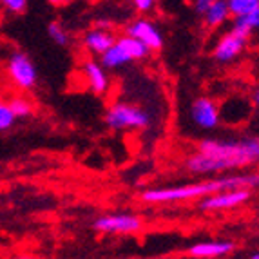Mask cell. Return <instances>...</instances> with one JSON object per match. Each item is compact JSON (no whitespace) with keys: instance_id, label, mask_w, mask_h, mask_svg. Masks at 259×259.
I'll use <instances>...</instances> for the list:
<instances>
[{"instance_id":"obj_18","label":"cell","mask_w":259,"mask_h":259,"mask_svg":"<svg viewBox=\"0 0 259 259\" xmlns=\"http://www.w3.org/2000/svg\"><path fill=\"white\" fill-rule=\"evenodd\" d=\"M48 35L51 36L53 42L58 44V46H67V42H69V36H67L65 29L58 24V22H51V24H49Z\"/></svg>"},{"instance_id":"obj_6","label":"cell","mask_w":259,"mask_h":259,"mask_svg":"<svg viewBox=\"0 0 259 259\" xmlns=\"http://www.w3.org/2000/svg\"><path fill=\"white\" fill-rule=\"evenodd\" d=\"M190 120L203 131H212L220 125V104L208 96H199L190 104Z\"/></svg>"},{"instance_id":"obj_7","label":"cell","mask_w":259,"mask_h":259,"mask_svg":"<svg viewBox=\"0 0 259 259\" xmlns=\"http://www.w3.org/2000/svg\"><path fill=\"white\" fill-rule=\"evenodd\" d=\"M8 74L20 89H31L36 83V69L31 58L24 53H13L8 62Z\"/></svg>"},{"instance_id":"obj_2","label":"cell","mask_w":259,"mask_h":259,"mask_svg":"<svg viewBox=\"0 0 259 259\" xmlns=\"http://www.w3.org/2000/svg\"><path fill=\"white\" fill-rule=\"evenodd\" d=\"M250 190L259 189V172L250 174H234V176L214 178L207 182L189 183V185H180L174 189H151L142 194L145 203H180L187 199L194 198H208V196L220 194L225 190Z\"/></svg>"},{"instance_id":"obj_1","label":"cell","mask_w":259,"mask_h":259,"mask_svg":"<svg viewBox=\"0 0 259 259\" xmlns=\"http://www.w3.org/2000/svg\"><path fill=\"white\" fill-rule=\"evenodd\" d=\"M259 161V136L241 140H203L198 151L189 156L185 167L192 174H214L241 168Z\"/></svg>"},{"instance_id":"obj_25","label":"cell","mask_w":259,"mask_h":259,"mask_svg":"<svg viewBox=\"0 0 259 259\" xmlns=\"http://www.w3.org/2000/svg\"><path fill=\"white\" fill-rule=\"evenodd\" d=\"M255 69H257V74H259V56H257V65H255Z\"/></svg>"},{"instance_id":"obj_15","label":"cell","mask_w":259,"mask_h":259,"mask_svg":"<svg viewBox=\"0 0 259 259\" xmlns=\"http://www.w3.org/2000/svg\"><path fill=\"white\" fill-rule=\"evenodd\" d=\"M234 29L241 31L243 35L250 36L252 33L259 31V8L254 9L250 15H246V17L241 18H234V24H232Z\"/></svg>"},{"instance_id":"obj_5","label":"cell","mask_w":259,"mask_h":259,"mask_svg":"<svg viewBox=\"0 0 259 259\" xmlns=\"http://www.w3.org/2000/svg\"><path fill=\"white\" fill-rule=\"evenodd\" d=\"M246 42H248V36L232 27L223 36H220V40L212 49V58L220 64H230L236 58H239V55L245 51Z\"/></svg>"},{"instance_id":"obj_13","label":"cell","mask_w":259,"mask_h":259,"mask_svg":"<svg viewBox=\"0 0 259 259\" xmlns=\"http://www.w3.org/2000/svg\"><path fill=\"white\" fill-rule=\"evenodd\" d=\"M83 76H85L87 83L91 87V91H95L96 95H104L109 87V78L105 69L100 64H96L95 60H87L82 67Z\"/></svg>"},{"instance_id":"obj_11","label":"cell","mask_w":259,"mask_h":259,"mask_svg":"<svg viewBox=\"0 0 259 259\" xmlns=\"http://www.w3.org/2000/svg\"><path fill=\"white\" fill-rule=\"evenodd\" d=\"M234 250L232 241H199L189 246V255L196 259H214L223 257Z\"/></svg>"},{"instance_id":"obj_3","label":"cell","mask_w":259,"mask_h":259,"mask_svg":"<svg viewBox=\"0 0 259 259\" xmlns=\"http://www.w3.org/2000/svg\"><path fill=\"white\" fill-rule=\"evenodd\" d=\"M105 123L114 131L147 129L151 125V116L142 107L127 102H116L109 107L105 114Z\"/></svg>"},{"instance_id":"obj_21","label":"cell","mask_w":259,"mask_h":259,"mask_svg":"<svg viewBox=\"0 0 259 259\" xmlns=\"http://www.w3.org/2000/svg\"><path fill=\"white\" fill-rule=\"evenodd\" d=\"M133 6L138 9L140 13H149V11L156 6V2L154 0H134Z\"/></svg>"},{"instance_id":"obj_20","label":"cell","mask_w":259,"mask_h":259,"mask_svg":"<svg viewBox=\"0 0 259 259\" xmlns=\"http://www.w3.org/2000/svg\"><path fill=\"white\" fill-rule=\"evenodd\" d=\"M2 4H4V8H8L11 13H24L27 8L26 0H4Z\"/></svg>"},{"instance_id":"obj_8","label":"cell","mask_w":259,"mask_h":259,"mask_svg":"<svg viewBox=\"0 0 259 259\" xmlns=\"http://www.w3.org/2000/svg\"><path fill=\"white\" fill-rule=\"evenodd\" d=\"M93 227L98 232L105 234H133L142 229V220L134 214H111L98 218Z\"/></svg>"},{"instance_id":"obj_26","label":"cell","mask_w":259,"mask_h":259,"mask_svg":"<svg viewBox=\"0 0 259 259\" xmlns=\"http://www.w3.org/2000/svg\"><path fill=\"white\" fill-rule=\"evenodd\" d=\"M15 259H27V257H15Z\"/></svg>"},{"instance_id":"obj_19","label":"cell","mask_w":259,"mask_h":259,"mask_svg":"<svg viewBox=\"0 0 259 259\" xmlns=\"http://www.w3.org/2000/svg\"><path fill=\"white\" fill-rule=\"evenodd\" d=\"M15 120H17V118L13 116V112H11L9 105L0 102V131L11 129L13 123H15Z\"/></svg>"},{"instance_id":"obj_14","label":"cell","mask_w":259,"mask_h":259,"mask_svg":"<svg viewBox=\"0 0 259 259\" xmlns=\"http://www.w3.org/2000/svg\"><path fill=\"white\" fill-rule=\"evenodd\" d=\"M230 13H229V6L225 0H212L208 11L203 15V20L208 27H220L221 24L229 20Z\"/></svg>"},{"instance_id":"obj_23","label":"cell","mask_w":259,"mask_h":259,"mask_svg":"<svg viewBox=\"0 0 259 259\" xmlns=\"http://www.w3.org/2000/svg\"><path fill=\"white\" fill-rule=\"evenodd\" d=\"M254 102H255V105L259 107V87L255 89V93H254Z\"/></svg>"},{"instance_id":"obj_10","label":"cell","mask_w":259,"mask_h":259,"mask_svg":"<svg viewBox=\"0 0 259 259\" xmlns=\"http://www.w3.org/2000/svg\"><path fill=\"white\" fill-rule=\"evenodd\" d=\"M250 198V190L239 189V190H225L220 194L208 196L201 201L203 210H223V208H232L238 205L245 203Z\"/></svg>"},{"instance_id":"obj_17","label":"cell","mask_w":259,"mask_h":259,"mask_svg":"<svg viewBox=\"0 0 259 259\" xmlns=\"http://www.w3.org/2000/svg\"><path fill=\"white\" fill-rule=\"evenodd\" d=\"M8 105H9V109H11V112H13L15 118H26L33 112V107H31L29 102L20 98V96H15Z\"/></svg>"},{"instance_id":"obj_12","label":"cell","mask_w":259,"mask_h":259,"mask_svg":"<svg viewBox=\"0 0 259 259\" xmlns=\"http://www.w3.org/2000/svg\"><path fill=\"white\" fill-rule=\"evenodd\" d=\"M114 42H116V36L112 35L111 31L98 29V27L87 31L85 36H83L85 48L89 49V51L96 53V55H104V53H107L109 49L114 46Z\"/></svg>"},{"instance_id":"obj_22","label":"cell","mask_w":259,"mask_h":259,"mask_svg":"<svg viewBox=\"0 0 259 259\" xmlns=\"http://www.w3.org/2000/svg\"><path fill=\"white\" fill-rule=\"evenodd\" d=\"M210 4H212V0H198V2H194V11L203 17L208 11V8H210Z\"/></svg>"},{"instance_id":"obj_9","label":"cell","mask_w":259,"mask_h":259,"mask_svg":"<svg viewBox=\"0 0 259 259\" xmlns=\"http://www.w3.org/2000/svg\"><path fill=\"white\" fill-rule=\"evenodd\" d=\"M125 35L138 40L149 51H158V49L163 48V36H161L160 29L151 20H147V18H138V20L131 22L129 26H127Z\"/></svg>"},{"instance_id":"obj_24","label":"cell","mask_w":259,"mask_h":259,"mask_svg":"<svg viewBox=\"0 0 259 259\" xmlns=\"http://www.w3.org/2000/svg\"><path fill=\"white\" fill-rule=\"evenodd\" d=\"M250 259H259V252H255V254L254 255H252V257Z\"/></svg>"},{"instance_id":"obj_4","label":"cell","mask_w":259,"mask_h":259,"mask_svg":"<svg viewBox=\"0 0 259 259\" xmlns=\"http://www.w3.org/2000/svg\"><path fill=\"white\" fill-rule=\"evenodd\" d=\"M149 49L140 44L138 40L131 38V36L123 35L116 38L114 46L109 49L107 53L102 55V67L104 69H118L121 65L129 64L133 60H143L149 56Z\"/></svg>"},{"instance_id":"obj_16","label":"cell","mask_w":259,"mask_h":259,"mask_svg":"<svg viewBox=\"0 0 259 259\" xmlns=\"http://www.w3.org/2000/svg\"><path fill=\"white\" fill-rule=\"evenodd\" d=\"M227 6H229V13L232 17L241 18L259 8V0H229Z\"/></svg>"}]
</instances>
